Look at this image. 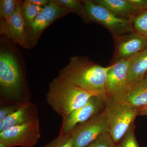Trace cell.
I'll use <instances>...</instances> for the list:
<instances>
[{
	"mask_svg": "<svg viewBox=\"0 0 147 147\" xmlns=\"http://www.w3.org/2000/svg\"><path fill=\"white\" fill-rule=\"evenodd\" d=\"M15 44L2 36L0 48L1 103L24 105L30 102L22 58Z\"/></svg>",
	"mask_w": 147,
	"mask_h": 147,
	"instance_id": "obj_1",
	"label": "cell"
},
{
	"mask_svg": "<svg viewBox=\"0 0 147 147\" xmlns=\"http://www.w3.org/2000/svg\"><path fill=\"white\" fill-rule=\"evenodd\" d=\"M111 67L112 65L101 66L88 57L74 56L60 71L59 76L95 95H106L105 82Z\"/></svg>",
	"mask_w": 147,
	"mask_h": 147,
	"instance_id": "obj_2",
	"label": "cell"
},
{
	"mask_svg": "<svg viewBox=\"0 0 147 147\" xmlns=\"http://www.w3.org/2000/svg\"><path fill=\"white\" fill-rule=\"evenodd\" d=\"M93 96L58 76L49 84L46 98L53 110L63 119L83 107Z\"/></svg>",
	"mask_w": 147,
	"mask_h": 147,
	"instance_id": "obj_3",
	"label": "cell"
},
{
	"mask_svg": "<svg viewBox=\"0 0 147 147\" xmlns=\"http://www.w3.org/2000/svg\"><path fill=\"white\" fill-rule=\"evenodd\" d=\"M104 111L108 120L109 133L116 144L125 135L141 112L123 100L112 102L107 99Z\"/></svg>",
	"mask_w": 147,
	"mask_h": 147,
	"instance_id": "obj_4",
	"label": "cell"
},
{
	"mask_svg": "<svg viewBox=\"0 0 147 147\" xmlns=\"http://www.w3.org/2000/svg\"><path fill=\"white\" fill-rule=\"evenodd\" d=\"M87 14V24L96 23L108 29L114 39L134 32L132 22L116 16L92 0L83 1Z\"/></svg>",
	"mask_w": 147,
	"mask_h": 147,
	"instance_id": "obj_5",
	"label": "cell"
},
{
	"mask_svg": "<svg viewBox=\"0 0 147 147\" xmlns=\"http://www.w3.org/2000/svg\"><path fill=\"white\" fill-rule=\"evenodd\" d=\"M40 137L37 117L0 132V147H32Z\"/></svg>",
	"mask_w": 147,
	"mask_h": 147,
	"instance_id": "obj_6",
	"label": "cell"
},
{
	"mask_svg": "<svg viewBox=\"0 0 147 147\" xmlns=\"http://www.w3.org/2000/svg\"><path fill=\"white\" fill-rule=\"evenodd\" d=\"M71 11L57 5L54 0L49 2L43 8L29 26L26 27L27 36L30 48L37 44L42 32L55 21L71 13Z\"/></svg>",
	"mask_w": 147,
	"mask_h": 147,
	"instance_id": "obj_7",
	"label": "cell"
},
{
	"mask_svg": "<svg viewBox=\"0 0 147 147\" xmlns=\"http://www.w3.org/2000/svg\"><path fill=\"white\" fill-rule=\"evenodd\" d=\"M109 132L108 120L103 110L88 120L77 125L70 134L74 147H85L101 134Z\"/></svg>",
	"mask_w": 147,
	"mask_h": 147,
	"instance_id": "obj_8",
	"label": "cell"
},
{
	"mask_svg": "<svg viewBox=\"0 0 147 147\" xmlns=\"http://www.w3.org/2000/svg\"><path fill=\"white\" fill-rule=\"evenodd\" d=\"M106 95L92 96L83 107L74 110L62 119V124L59 135L69 134L78 125L88 120L105 109Z\"/></svg>",
	"mask_w": 147,
	"mask_h": 147,
	"instance_id": "obj_9",
	"label": "cell"
},
{
	"mask_svg": "<svg viewBox=\"0 0 147 147\" xmlns=\"http://www.w3.org/2000/svg\"><path fill=\"white\" fill-rule=\"evenodd\" d=\"M129 59L113 63L108 71L105 84L107 99L112 102L121 100L127 89Z\"/></svg>",
	"mask_w": 147,
	"mask_h": 147,
	"instance_id": "obj_10",
	"label": "cell"
},
{
	"mask_svg": "<svg viewBox=\"0 0 147 147\" xmlns=\"http://www.w3.org/2000/svg\"><path fill=\"white\" fill-rule=\"evenodd\" d=\"M22 2L15 13L6 19H1L0 34L5 37L15 45L25 49L30 48L27 36L26 27L21 11Z\"/></svg>",
	"mask_w": 147,
	"mask_h": 147,
	"instance_id": "obj_11",
	"label": "cell"
},
{
	"mask_svg": "<svg viewBox=\"0 0 147 147\" xmlns=\"http://www.w3.org/2000/svg\"><path fill=\"white\" fill-rule=\"evenodd\" d=\"M115 50L113 63L129 59L147 48L146 38L135 32L115 38Z\"/></svg>",
	"mask_w": 147,
	"mask_h": 147,
	"instance_id": "obj_12",
	"label": "cell"
},
{
	"mask_svg": "<svg viewBox=\"0 0 147 147\" xmlns=\"http://www.w3.org/2000/svg\"><path fill=\"white\" fill-rule=\"evenodd\" d=\"M37 117L38 111L35 105L31 102H28L0 121V132Z\"/></svg>",
	"mask_w": 147,
	"mask_h": 147,
	"instance_id": "obj_13",
	"label": "cell"
},
{
	"mask_svg": "<svg viewBox=\"0 0 147 147\" xmlns=\"http://www.w3.org/2000/svg\"><path fill=\"white\" fill-rule=\"evenodd\" d=\"M95 3L107 9L113 14L132 22L139 12L130 0H93Z\"/></svg>",
	"mask_w": 147,
	"mask_h": 147,
	"instance_id": "obj_14",
	"label": "cell"
},
{
	"mask_svg": "<svg viewBox=\"0 0 147 147\" xmlns=\"http://www.w3.org/2000/svg\"><path fill=\"white\" fill-rule=\"evenodd\" d=\"M121 100L142 111L147 105V80L143 79L128 87Z\"/></svg>",
	"mask_w": 147,
	"mask_h": 147,
	"instance_id": "obj_15",
	"label": "cell"
},
{
	"mask_svg": "<svg viewBox=\"0 0 147 147\" xmlns=\"http://www.w3.org/2000/svg\"><path fill=\"white\" fill-rule=\"evenodd\" d=\"M147 72V48L129 59L127 89L143 79Z\"/></svg>",
	"mask_w": 147,
	"mask_h": 147,
	"instance_id": "obj_16",
	"label": "cell"
},
{
	"mask_svg": "<svg viewBox=\"0 0 147 147\" xmlns=\"http://www.w3.org/2000/svg\"><path fill=\"white\" fill-rule=\"evenodd\" d=\"M58 5L70 11L79 16L87 24V14L83 1L80 0H54Z\"/></svg>",
	"mask_w": 147,
	"mask_h": 147,
	"instance_id": "obj_17",
	"label": "cell"
},
{
	"mask_svg": "<svg viewBox=\"0 0 147 147\" xmlns=\"http://www.w3.org/2000/svg\"><path fill=\"white\" fill-rule=\"evenodd\" d=\"M44 7L36 5L30 2L28 0L23 2L21 5L22 15L26 23V27L32 23L36 16Z\"/></svg>",
	"mask_w": 147,
	"mask_h": 147,
	"instance_id": "obj_18",
	"label": "cell"
},
{
	"mask_svg": "<svg viewBox=\"0 0 147 147\" xmlns=\"http://www.w3.org/2000/svg\"><path fill=\"white\" fill-rule=\"evenodd\" d=\"M22 2L18 0H1L0 1V18L7 19L15 13L17 7Z\"/></svg>",
	"mask_w": 147,
	"mask_h": 147,
	"instance_id": "obj_19",
	"label": "cell"
},
{
	"mask_svg": "<svg viewBox=\"0 0 147 147\" xmlns=\"http://www.w3.org/2000/svg\"><path fill=\"white\" fill-rule=\"evenodd\" d=\"M134 31L146 38L147 37V9L142 11L132 21Z\"/></svg>",
	"mask_w": 147,
	"mask_h": 147,
	"instance_id": "obj_20",
	"label": "cell"
},
{
	"mask_svg": "<svg viewBox=\"0 0 147 147\" xmlns=\"http://www.w3.org/2000/svg\"><path fill=\"white\" fill-rule=\"evenodd\" d=\"M134 128V123L125 135L116 144V147H140L135 137Z\"/></svg>",
	"mask_w": 147,
	"mask_h": 147,
	"instance_id": "obj_21",
	"label": "cell"
},
{
	"mask_svg": "<svg viewBox=\"0 0 147 147\" xmlns=\"http://www.w3.org/2000/svg\"><path fill=\"white\" fill-rule=\"evenodd\" d=\"M40 147H74L71 134L59 135L57 137Z\"/></svg>",
	"mask_w": 147,
	"mask_h": 147,
	"instance_id": "obj_22",
	"label": "cell"
},
{
	"mask_svg": "<svg viewBox=\"0 0 147 147\" xmlns=\"http://www.w3.org/2000/svg\"><path fill=\"white\" fill-rule=\"evenodd\" d=\"M85 147H116V144L110 134L105 132Z\"/></svg>",
	"mask_w": 147,
	"mask_h": 147,
	"instance_id": "obj_23",
	"label": "cell"
},
{
	"mask_svg": "<svg viewBox=\"0 0 147 147\" xmlns=\"http://www.w3.org/2000/svg\"><path fill=\"white\" fill-rule=\"evenodd\" d=\"M24 105L14 103H1L0 121L18 110V108Z\"/></svg>",
	"mask_w": 147,
	"mask_h": 147,
	"instance_id": "obj_24",
	"label": "cell"
},
{
	"mask_svg": "<svg viewBox=\"0 0 147 147\" xmlns=\"http://www.w3.org/2000/svg\"><path fill=\"white\" fill-rule=\"evenodd\" d=\"M137 10L140 13L147 9V0H130Z\"/></svg>",
	"mask_w": 147,
	"mask_h": 147,
	"instance_id": "obj_25",
	"label": "cell"
},
{
	"mask_svg": "<svg viewBox=\"0 0 147 147\" xmlns=\"http://www.w3.org/2000/svg\"><path fill=\"white\" fill-rule=\"evenodd\" d=\"M30 2L36 5L44 7L48 4L49 2V0H28Z\"/></svg>",
	"mask_w": 147,
	"mask_h": 147,
	"instance_id": "obj_26",
	"label": "cell"
},
{
	"mask_svg": "<svg viewBox=\"0 0 147 147\" xmlns=\"http://www.w3.org/2000/svg\"><path fill=\"white\" fill-rule=\"evenodd\" d=\"M140 114L147 115V107H145L144 108H143L142 109Z\"/></svg>",
	"mask_w": 147,
	"mask_h": 147,
	"instance_id": "obj_27",
	"label": "cell"
},
{
	"mask_svg": "<svg viewBox=\"0 0 147 147\" xmlns=\"http://www.w3.org/2000/svg\"><path fill=\"white\" fill-rule=\"evenodd\" d=\"M143 79H145V80H147V72Z\"/></svg>",
	"mask_w": 147,
	"mask_h": 147,
	"instance_id": "obj_28",
	"label": "cell"
},
{
	"mask_svg": "<svg viewBox=\"0 0 147 147\" xmlns=\"http://www.w3.org/2000/svg\"><path fill=\"white\" fill-rule=\"evenodd\" d=\"M146 107H147V106H146Z\"/></svg>",
	"mask_w": 147,
	"mask_h": 147,
	"instance_id": "obj_29",
	"label": "cell"
},
{
	"mask_svg": "<svg viewBox=\"0 0 147 147\" xmlns=\"http://www.w3.org/2000/svg\"><path fill=\"white\" fill-rule=\"evenodd\" d=\"M146 38H147V37H146Z\"/></svg>",
	"mask_w": 147,
	"mask_h": 147,
	"instance_id": "obj_30",
	"label": "cell"
}]
</instances>
